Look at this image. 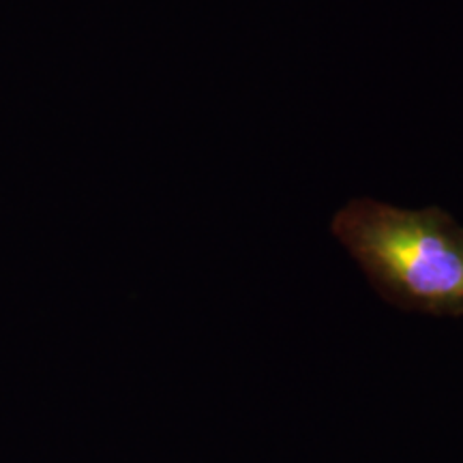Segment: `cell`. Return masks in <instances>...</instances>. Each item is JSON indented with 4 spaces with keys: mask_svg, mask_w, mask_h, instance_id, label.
<instances>
[{
    "mask_svg": "<svg viewBox=\"0 0 463 463\" xmlns=\"http://www.w3.org/2000/svg\"><path fill=\"white\" fill-rule=\"evenodd\" d=\"M331 232L386 303L463 317V225L444 208L358 198L335 213Z\"/></svg>",
    "mask_w": 463,
    "mask_h": 463,
    "instance_id": "1",
    "label": "cell"
}]
</instances>
